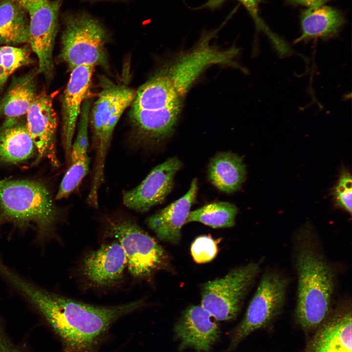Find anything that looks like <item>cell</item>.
<instances>
[{"label":"cell","mask_w":352,"mask_h":352,"mask_svg":"<svg viewBox=\"0 0 352 352\" xmlns=\"http://www.w3.org/2000/svg\"><path fill=\"white\" fill-rule=\"evenodd\" d=\"M1 279L51 326L63 344V352H97L111 325L143 306L137 300L116 306L85 303L49 291L11 267Z\"/></svg>","instance_id":"obj_1"},{"label":"cell","mask_w":352,"mask_h":352,"mask_svg":"<svg viewBox=\"0 0 352 352\" xmlns=\"http://www.w3.org/2000/svg\"><path fill=\"white\" fill-rule=\"evenodd\" d=\"M293 239L297 278L295 317L305 331L315 330L333 307L336 273L309 223L296 231Z\"/></svg>","instance_id":"obj_2"},{"label":"cell","mask_w":352,"mask_h":352,"mask_svg":"<svg viewBox=\"0 0 352 352\" xmlns=\"http://www.w3.org/2000/svg\"><path fill=\"white\" fill-rule=\"evenodd\" d=\"M59 212L43 182L28 179L0 180V225L20 231L32 229L34 242L43 246L54 235Z\"/></svg>","instance_id":"obj_3"},{"label":"cell","mask_w":352,"mask_h":352,"mask_svg":"<svg viewBox=\"0 0 352 352\" xmlns=\"http://www.w3.org/2000/svg\"><path fill=\"white\" fill-rule=\"evenodd\" d=\"M136 91L127 86L106 82L92 109L95 161L89 193L98 194L104 180L106 158L115 127L126 109L133 103Z\"/></svg>","instance_id":"obj_4"},{"label":"cell","mask_w":352,"mask_h":352,"mask_svg":"<svg viewBox=\"0 0 352 352\" xmlns=\"http://www.w3.org/2000/svg\"><path fill=\"white\" fill-rule=\"evenodd\" d=\"M107 39L104 28L90 16L66 15L62 36L61 58L70 71L83 65L106 67Z\"/></svg>","instance_id":"obj_5"},{"label":"cell","mask_w":352,"mask_h":352,"mask_svg":"<svg viewBox=\"0 0 352 352\" xmlns=\"http://www.w3.org/2000/svg\"><path fill=\"white\" fill-rule=\"evenodd\" d=\"M288 285L287 278L277 271L263 273L243 319L231 333L224 352H231L252 332L274 321L284 307Z\"/></svg>","instance_id":"obj_6"},{"label":"cell","mask_w":352,"mask_h":352,"mask_svg":"<svg viewBox=\"0 0 352 352\" xmlns=\"http://www.w3.org/2000/svg\"><path fill=\"white\" fill-rule=\"evenodd\" d=\"M261 270L259 263L251 262L206 282L202 288L201 306L217 320L235 319Z\"/></svg>","instance_id":"obj_7"},{"label":"cell","mask_w":352,"mask_h":352,"mask_svg":"<svg viewBox=\"0 0 352 352\" xmlns=\"http://www.w3.org/2000/svg\"><path fill=\"white\" fill-rule=\"evenodd\" d=\"M107 235L116 239L127 259V267L135 278H148L160 268L166 259L156 240L129 219L110 221Z\"/></svg>","instance_id":"obj_8"},{"label":"cell","mask_w":352,"mask_h":352,"mask_svg":"<svg viewBox=\"0 0 352 352\" xmlns=\"http://www.w3.org/2000/svg\"><path fill=\"white\" fill-rule=\"evenodd\" d=\"M217 31L215 30L204 33L192 51L178 59L166 69L175 88L182 98L207 67L215 64H235L233 59L238 51L236 48L223 51L209 45V41Z\"/></svg>","instance_id":"obj_9"},{"label":"cell","mask_w":352,"mask_h":352,"mask_svg":"<svg viewBox=\"0 0 352 352\" xmlns=\"http://www.w3.org/2000/svg\"><path fill=\"white\" fill-rule=\"evenodd\" d=\"M61 1L47 0L28 13V44L38 59V73L47 78L53 71V50Z\"/></svg>","instance_id":"obj_10"},{"label":"cell","mask_w":352,"mask_h":352,"mask_svg":"<svg viewBox=\"0 0 352 352\" xmlns=\"http://www.w3.org/2000/svg\"><path fill=\"white\" fill-rule=\"evenodd\" d=\"M25 122L37 151L33 164L46 159L52 166L58 167L60 162L56 148L57 119L51 95L43 91L37 94L26 113Z\"/></svg>","instance_id":"obj_11"},{"label":"cell","mask_w":352,"mask_h":352,"mask_svg":"<svg viewBox=\"0 0 352 352\" xmlns=\"http://www.w3.org/2000/svg\"><path fill=\"white\" fill-rule=\"evenodd\" d=\"M181 166V162L176 157L156 166L140 184L123 193L125 205L144 212L161 203L171 192L175 175Z\"/></svg>","instance_id":"obj_12"},{"label":"cell","mask_w":352,"mask_h":352,"mask_svg":"<svg viewBox=\"0 0 352 352\" xmlns=\"http://www.w3.org/2000/svg\"><path fill=\"white\" fill-rule=\"evenodd\" d=\"M340 301L315 330L305 352H352L351 301Z\"/></svg>","instance_id":"obj_13"},{"label":"cell","mask_w":352,"mask_h":352,"mask_svg":"<svg viewBox=\"0 0 352 352\" xmlns=\"http://www.w3.org/2000/svg\"><path fill=\"white\" fill-rule=\"evenodd\" d=\"M94 66L83 65L71 70L62 105V142L68 165L73 138L82 105L90 92Z\"/></svg>","instance_id":"obj_14"},{"label":"cell","mask_w":352,"mask_h":352,"mask_svg":"<svg viewBox=\"0 0 352 352\" xmlns=\"http://www.w3.org/2000/svg\"><path fill=\"white\" fill-rule=\"evenodd\" d=\"M211 317L201 306H191L184 311L174 328L179 351L191 348L196 352H211L220 335L219 325Z\"/></svg>","instance_id":"obj_15"},{"label":"cell","mask_w":352,"mask_h":352,"mask_svg":"<svg viewBox=\"0 0 352 352\" xmlns=\"http://www.w3.org/2000/svg\"><path fill=\"white\" fill-rule=\"evenodd\" d=\"M126 266L125 252L119 242L115 241L87 255L83 261L81 271L91 284L104 287L119 281Z\"/></svg>","instance_id":"obj_16"},{"label":"cell","mask_w":352,"mask_h":352,"mask_svg":"<svg viewBox=\"0 0 352 352\" xmlns=\"http://www.w3.org/2000/svg\"><path fill=\"white\" fill-rule=\"evenodd\" d=\"M198 190V181L194 178L184 196L147 219L148 226L160 240L174 244L179 242L181 228L196 202Z\"/></svg>","instance_id":"obj_17"},{"label":"cell","mask_w":352,"mask_h":352,"mask_svg":"<svg viewBox=\"0 0 352 352\" xmlns=\"http://www.w3.org/2000/svg\"><path fill=\"white\" fill-rule=\"evenodd\" d=\"M35 144L26 122L19 118H6L0 126V162L17 165L36 158Z\"/></svg>","instance_id":"obj_18"},{"label":"cell","mask_w":352,"mask_h":352,"mask_svg":"<svg viewBox=\"0 0 352 352\" xmlns=\"http://www.w3.org/2000/svg\"><path fill=\"white\" fill-rule=\"evenodd\" d=\"M181 107H168L157 110H132L130 118L139 141L156 143L173 133Z\"/></svg>","instance_id":"obj_19"},{"label":"cell","mask_w":352,"mask_h":352,"mask_svg":"<svg viewBox=\"0 0 352 352\" xmlns=\"http://www.w3.org/2000/svg\"><path fill=\"white\" fill-rule=\"evenodd\" d=\"M179 95L167 72L160 71L139 87L132 104V110H157L181 107Z\"/></svg>","instance_id":"obj_20"},{"label":"cell","mask_w":352,"mask_h":352,"mask_svg":"<svg viewBox=\"0 0 352 352\" xmlns=\"http://www.w3.org/2000/svg\"><path fill=\"white\" fill-rule=\"evenodd\" d=\"M342 13L333 7L321 5L305 10L301 15V34L295 43L336 36L345 23Z\"/></svg>","instance_id":"obj_21"},{"label":"cell","mask_w":352,"mask_h":352,"mask_svg":"<svg viewBox=\"0 0 352 352\" xmlns=\"http://www.w3.org/2000/svg\"><path fill=\"white\" fill-rule=\"evenodd\" d=\"M246 177L242 157L231 152L217 154L211 160L208 177L219 190L231 194L239 190Z\"/></svg>","instance_id":"obj_22"},{"label":"cell","mask_w":352,"mask_h":352,"mask_svg":"<svg viewBox=\"0 0 352 352\" xmlns=\"http://www.w3.org/2000/svg\"><path fill=\"white\" fill-rule=\"evenodd\" d=\"M29 16L17 0H0V44L28 43Z\"/></svg>","instance_id":"obj_23"},{"label":"cell","mask_w":352,"mask_h":352,"mask_svg":"<svg viewBox=\"0 0 352 352\" xmlns=\"http://www.w3.org/2000/svg\"><path fill=\"white\" fill-rule=\"evenodd\" d=\"M36 73L30 72L15 78L0 102V114L19 118L26 114L37 93Z\"/></svg>","instance_id":"obj_24"},{"label":"cell","mask_w":352,"mask_h":352,"mask_svg":"<svg viewBox=\"0 0 352 352\" xmlns=\"http://www.w3.org/2000/svg\"><path fill=\"white\" fill-rule=\"evenodd\" d=\"M238 208L228 202H218L190 211L185 223L197 221L214 228L231 227L234 225Z\"/></svg>","instance_id":"obj_25"},{"label":"cell","mask_w":352,"mask_h":352,"mask_svg":"<svg viewBox=\"0 0 352 352\" xmlns=\"http://www.w3.org/2000/svg\"><path fill=\"white\" fill-rule=\"evenodd\" d=\"M90 158L88 155L69 162L55 196L60 200L68 197L80 185L89 171Z\"/></svg>","instance_id":"obj_26"},{"label":"cell","mask_w":352,"mask_h":352,"mask_svg":"<svg viewBox=\"0 0 352 352\" xmlns=\"http://www.w3.org/2000/svg\"><path fill=\"white\" fill-rule=\"evenodd\" d=\"M90 108L91 102L87 99L82 105L79 117L77 134L72 145L69 163L80 157L88 155V127Z\"/></svg>","instance_id":"obj_27"},{"label":"cell","mask_w":352,"mask_h":352,"mask_svg":"<svg viewBox=\"0 0 352 352\" xmlns=\"http://www.w3.org/2000/svg\"><path fill=\"white\" fill-rule=\"evenodd\" d=\"M0 50L2 66L7 78L19 68L31 63L30 50L27 46L4 45L0 47Z\"/></svg>","instance_id":"obj_28"},{"label":"cell","mask_w":352,"mask_h":352,"mask_svg":"<svg viewBox=\"0 0 352 352\" xmlns=\"http://www.w3.org/2000/svg\"><path fill=\"white\" fill-rule=\"evenodd\" d=\"M227 0H208L198 9H209L214 10L220 7ZM246 8L253 19L258 30L263 31L270 39L271 42L275 41L278 35L272 32L264 22L259 14V5L261 0H237Z\"/></svg>","instance_id":"obj_29"},{"label":"cell","mask_w":352,"mask_h":352,"mask_svg":"<svg viewBox=\"0 0 352 352\" xmlns=\"http://www.w3.org/2000/svg\"><path fill=\"white\" fill-rule=\"evenodd\" d=\"M332 194L336 205L352 215V180L346 169H342Z\"/></svg>","instance_id":"obj_30"},{"label":"cell","mask_w":352,"mask_h":352,"mask_svg":"<svg viewBox=\"0 0 352 352\" xmlns=\"http://www.w3.org/2000/svg\"><path fill=\"white\" fill-rule=\"evenodd\" d=\"M192 256L195 262L203 264L213 260L218 252V242L210 235L197 238L191 247Z\"/></svg>","instance_id":"obj_31"},{"label":"cell","mask_w":352,"mask_h":352,"mask_svg":"<svg viewBox=\"0 0 352 352\" xmlns=\"http://www.w3.org/2000/svg\"><path fill=\"white\" fill-rule=\"evenodd\" d=\"M0 352H23L12 343L8 336L0 317Z\"/></svg>","instance_id":"obj_32"},{"label":"cell","mask_w":352,"mask_h":352,"mask_svg":"<svg viewBox=\"0 0 352 352\" xmlns=\"http://www.w3.org/2000/svg\"><path fill=\"white\" fill-rule=\"evenodd\" d=\"M28 13L47 0H17Z\"/></svg>","instance_id":"obj_33"},{"label":"cell","mask_w":352,"mask_h":352,"mask_svg":"<svg viewBox=\"0 0 352 352\" xmlns=\"http://www.w3.org/2000/svg\"><path fill=\"white\" fill-rule=\"evenodd\" d=\"M329 0H290L292 2L310 7L324 5Z\"/></svg>","instance_id":"obj_34"},{"label":"cell","mask_w":352,"mask_h":352,"mask_svg":"<svg viewBox=\"0 0 352 352\" xmlns=\"http://www.w3.org/2000/svg\"><path fill=\"white\" fill-rule=\"evenodd\" d=\"M7 78L2 66L1 54L0 50V87H2L5 84Z\"/></svg>","instance_id":"obj_35"}]
</instances>
